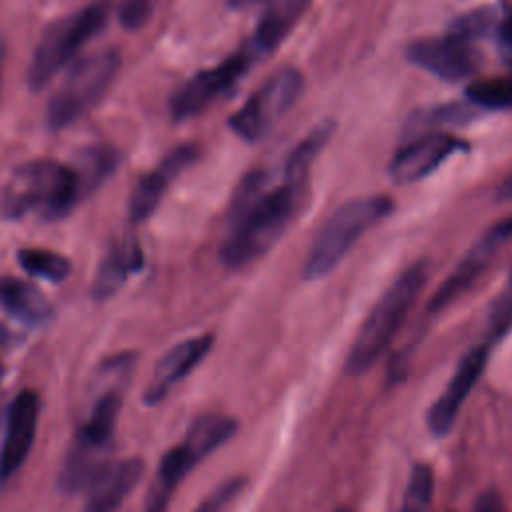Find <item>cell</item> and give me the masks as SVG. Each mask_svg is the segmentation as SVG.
I'll return each instance as SVG.
<instances>
[{
    "label": "cell",
    "instance_id": "1",
    "mask_svg": "<svg viewBox=\"0 0 512 512\" xmlns=\"http://www.w3.org/2000/svg\"><path fill=\"white\" fill-rule=\"evenodd\" d=\"M304 186L286 182L266 190L248 210L228 220V234L220 246V262L226 268H242L262 258L284 236L296 218Z\"/></svg>",
    "mask_w": 512,
    "mask_h": 512
},
{
    "label": "cell",
    "instance_id": "2",
    "mask_svg": "<svg viewBox=\"0 0 512 512\" xmlns=\"http://www.w3.org/2000/svg\"><path fill=\"white\" fill-rule=\"evenodd\" d=\"M82 200L72 166L30 160L12 170L0 188V216L22 220L36 212L46 220L66 216Z\"/></svg>",
    "mask_w": 512,
    "mask_h": 512
},
{
    "label": "cell",
    "instance_id": "3",
    "mask_svg": "<svg viewBox=\"0 0 512 512\" xmlns=\"http://www.w3.org/2000/svg\"><path fill=\"white\" fill-rule=\"evenodd\" d=\"M424 284L426 266L424 262H416L406 268L378 298L350 346L346 360V370L350 374L366 372L382 356L416 304Z\"/></svg>",
    "mask_w": 512,
    "mask_h": 512
},
{
    "label": "cell",
    "instance_id": "4",
    "mask_svg": "<svg viewBox=\"0 0 512 512\" xmlns=\"http://www.w3.org/2000/svg\"><path fill=\"white\" fill-rule=\"evenodd\" d=\"M390 212L392 200L388 196H364L338 206L318 230L308 250L302 268L304 278L318 280L330 274L352 246Z\"/></svg>",
    "mask_w": 512,
    "mask_h": 512
},
{
    "label": "cell",
    "instance_id": "5",
    "mask_svg": "<svg viewBox=\"0 0 512 512\" xmlns=\"http://www.w3.org/2000/svg\"><path fill=\"white\" fill-rule=\"evenodd\" d=\"M106 18L108 4L96 0L86 8L50 24L42 34L28 66L30 88H44L104 28Z\"/></svg>",
    "mask_w": 512,
    "mask_h": 512
},
{
    "label": "cell",
    "instance_id": "6",
    "mask_svg": "<svg viewBox=\"0 0 512 512\" xmlns=\"http://www.w3.org/2000/svg\"><path fill=\"white\" fill-rule=\"evenodd\" d=\"M118 68L116 50H102L76 62L46 108L50 128H66L94 108L112 86Z\"/></svg>",
    "mask_w": 512,
    "mask_h": 512
},
{
    "label": "cell",
    "instance_id": "7",
    "mask_svg": "<svg viewBox=\"0 0 512 512\" xmlns=\"http://www.w3.org/2000/svg\"><path fill=\"white\" fill-rule=\"evenodd\" d=\"M304 88L302 74L284 66L276 70L230 118V128L246 142H258L294 106Z\"/></svg>",
    "mask_w": 512,
    "mask_h": 512
},
{
    "label": "cell",
    "instance_id": "8",
    "mask_svg": "<svg viewBox=\"0 0 512 512\" xmlns=\"http://www.w3.org/2000/svg\"><path fill=\"white\" fill-rule=\"evenodd\" d=\"M256 52L248 46L234 56L226 58L214 68L202 70L184 82L170 100V112L176 120H186L198 116L208 106H212L218 98L228 94L240 78L250 70L256 60Z\"/></svg>",
    "mask_w": 512,
    "mask_h": 512
},
{
    "label": "cell",
    "instance_id": "9",
    "mask_svg": "<svg viewBox=\"0 0 512 512\" xmlns=\"http://www.w3.org/2000/svg\"><path fill=\"white\" fill-rule=\"evenodd\" d=\"M512 240V214L490 226L458 262L452 274L442 282V286L432 294L428 310L440 312L458 300L492 264L498 252Z\"/></svg>",
    "mask_w": 512,
    "mask_h": 512
},
{
    "label": "cell",
    "instance_id": "10",
    "mask_svg": "<svg viewBox=\"0 0 512 512\" xmlns=\"http://www.w3.org/2000/svg\"><path fill=\"white\" fill-rule=\"evenodd\" d=\"M406 56L414 66L446 82L464 80L478 68V56L472 42L450 32L412 42L406 48Z\"/></svg>",
    "mask_w": 512,
    "mask_h": 512
},
{
    "label": "cell",
    "instance_id": "11",
    "mask_svg": "<svg viewBox=\"0 0 512 512\" xmlns=\"http://www.w3.org/2000/svg\"><path fill=\"white\" fill-rule=\"evenodd\" d=\"M490 348H492V344H488L484 340L478 346L470 348L458 362L450 382L446 384L444 392L434 400V404L430 406L428 416H426L428 430L434 436H446L452 430L462 404L466 402V398L470 396L472 388L476 386V382L480 380V376L486 368Z\"/></svg>",
    "mask_w": 512,
    "mask_h": 512
},
{
    "label": "cell",
    "instance_id": "12",
    "mask_svg": "<svg viewBox=\"0 0 512 512\" xmlns=\"http://www.w3.org/2000/svg\"><path fill=\"white\" fill-rule=\"evenodd\" d=\"M40 416V396L34 390H22L8 408L4 442L0 448V482L10 480L26 462L36 438Z\"/></svg>",
    "mask_w": 512,
    "mask_h": 512
},
{
    "label": "cell",
    "instance_id": "13",
    "mask_svg": "<svg viewBox=\"0 0 512 512\" xmlns=\"http://www.w3.org/2000/svg\"><path fill=\"white\" fill-rule=\"evenodd\" d=\"M466 144L446 132H426L410 140L390 162L388 174L396 184H412L432 174L446 158Z\"/></svg>",
    "mask_w": 512,
    "mask_h": 512
},
{
    "label": "cell",
    "instance_id": "14",
    "mask_svg": "<svg viewBox=\"0 0 512 512\" xmlns=\"http://www.w3.org/2000/svg\"><path fill=\"white\" fill-rule=\"evenodd\" d=\"M212 342V334H200L182 340L174 348H170L154 366L152 378L144 390V402L148 406L162 402L168 396V392L204 360V356L212 348Z\"/></svg>",
    "mask_w": 512,
    "mask_h": 512
},
{
    "label": "cell",
    "instance_id": "15",
    "mask_svg": "<svg viewBox=\"0 0 512 512\" xmlns=\"http://www.w3.org/2000/svg\"><path fill=\"white\" fill-rule=\"evenodd\" d=\"M110 444L112 442L98 440L88 432H84L82 428H78L64 456V462L58 474V488L64 494H76L80 490H88L90 484L98 478V474L112 462L108 460Z\"/></svg>",
    "mask_w": 512,
    "mask_h": 512
},
{
    "label": "cell",
    "instance_id": "16",
    "mask_svg": "<svg viewBox=\"0 0 512 512\" xmlns=\"http://www.w3.org/2000/svg\"><path fill=\"white\" fill-rule=\"evenodd\" d=\"M198 158L196 146H180L172 150L152 172L144 174L130 196V220L144 222L158 208L168 186Z\"/></svg>",
    "mask_w": 512,
    "mask_h": 512
},
{
    "label": "cell",
    "instance_id": "17",
    "mask_svg": "<svg viewBox=\"0 0 512 512\" xmlns=\"http://www.w3.org/2000/svg\"><path fill=\"white\" fill-rule=\"evenodd\" d=\"M144 474L140 458L110 462L88 488L82 512H116L124 498L138 486Z\"/></svg>",
    "mask_w": 512,
    "mask_h": 512
},
{
    "label": "cell",
    "instance_id": "18",
    "mask_svg": "<svg viewBox=\"0 0 512 512\" xmlns=\"http://www.w3.org/2000/svg\"><path fill=\"white\" fill-rule=\"evenodd\" d=\"M144 266V252L134 238H126L116 242L106 256L102 258L94 282H92V296L96 300H106L114 296L124 282L136 274Z\"/></svg>",
    "mask_w": 512,
    "mask_h": 512
},
{
    "label": "cell",
    "instance_id": "19",
    "mask_svg": "<svg viewBox=\"0 0 512 512\" xmlns=\"http://www.w3.org/2000/svg\"><path fill=\"white\" fill-rule=\"evenodd\" d=\"M198 462L200 460L196 458V454L184 442L170 448L160 460L156 478L146 498L144 512H168V504L174 490Z\"/></svg>",
    "mask_w": 512,
    "mask_h": 512
},
{
    "label": "cell",
    "instance_id": "20",
    "mask_svg": "<svg viewBox=\"0 0 512 512\" xmlns=\"http://www.w3.org/2000/svg\"><path fill=\"white\" fill-rule=\"evenodd\" d=\"M308 4L310 0H268L250 48L258 56L272 52L290 34L294 24L306 12Z\"/></svg>",
    "mask_w": 512,
    "mask_h": 512
},
{
    "label": "cell",
    "instance_id": "21",
    "mask_svg": "<svg viewBox=\"0 0 512 512\" xmlns=\"http://www.w3.org/2000/svg\"><path fill=\"white\" fill-rule=\"evenodd\" d=\"M0 308L30 326L44 324L52 314V306L34 284L12 276L0 278Z\"/></svg>",
    "mask_w": 512,
    "mask_h": 512
},
{
    "label": "cell",
    "instance_id": "22",
    "mask_svg": "<svg viewBox=\"0 0 512 512\" xmlns=\"http://www.w3.org/2000/svg\"><path fill=\"white\" fill-rule=\"evenodd\" d=\"M236 420L218 412H206L192 420L186 430L184 444L196 454L198 460H204L216 448L226 444L236 434Z\"/></svg>",
    "mask_w": 512,
    "mask_h": 512
},
{
    "label": "cell",
    "instance_id": "23",
    "mask_svg": "<svg viewBox=\"0 0 512 512\" xmlns=\"http://www.w3.org/2000/svg\"><path fill=\"white\" fill-rule=\"evenodd\" d=\"M332 132H334V122L324 120V122L316 124L306 134L304 140H300V144L292 150V154L286 160V166H284V180L286 182L306 184L308 170H310L312 162L316 160V156L320 154V150L324 148V144L330 140Z\"/></svg>",
    "mask_w": 512,
    "mask_h": 512
},
{
    "label": "cell",
    "instance_id": "24",
    "mask_svg": "<svg viewBox=\"0 0 512 512\" xmlns=\"http://www.w3.org/2000/svg\"><path fill=\"white\" fill-rule=\"evenodd\" d=\"M114 166H116V154L112 148L94 146L84 150L78 158V164L72 166L78 178L82 198L94 192V188L114 170Z\"/></svg>",
    "mask_w": 512,
    "mask_h": 512
},
{
    "label": "cell",
    "instance_id": "25",
    "mask_svg": "<svg viewBox=\"0 0 512 512\" xmlns=\"http://www.w3.org/2000/svg\"><path fill=\"white\" fill-rule=\"evenodd\" d=\"M20 266L34 278L50 280V282H64L70 276V260L58 252L42 250V248H22L18 252Z\"/></svg>",
    "mask_w": 512,
    "mask_h": 512
},
{
    "label": "cell",
    "instance_id": "26",
    "mask_svg": "<svg viewBox=\"0 0 512 512\" xmlns=\"http://www.w3.org/2000/svg\"><path fill=\"white\" fill-rule=\"evenodd\" d=\"M466 98L476 108L512 110V78L476 80L466 88Z\"/></svg>",
    "mask_w": 512,
    "mask_h": 512
},
{
    "label": "cell",
    "instance_id": "27",
    "mask_svg": "<svg viewBox=\"0 0 512 512\" xmlns=\"http://www.w3.org/2000/svg\"><path fill=\"white\" fill-rule=\"evenodd\" d=\"M434 492V474L428 464H416L402 498L400 512H426Z\"/></svg>",
    "mask_w": 512,
    "mask_h": 512
},
{
    "label": "cell",
    "instance_id": "28",
    "mask_svg": "<svg viewBox=\"0 0 512 512\" xmlns=\"http://www.w3.org/2000/svg\"><path fill=\"white\" fill-rule=\"evenodd\" d=\"M474 106H466L460 102H452V104H442L424 112H418L412 120V128L416 130V134H420V130L424 126H442V124H464L472 118Z\"/></svg>",
    "mask_w": 512,
    "mask_h": 512
},
{
    "label": "cell",
    "instance_id": "29",
    "mask_svg": "<svg viewBox=\"0 0 512 512\" xmlns=\"http://www.w3.org/2000/svg\"><path fill=\"white\" fill-rule=\"evenodd\" d=\"M490 24H492L490 10H474V12L460 16L458 20H454V24L450 26V34L472 42L474 38L484 36L488 32Z\"/></svg>",
    "mask_w": 512,
    "mask_h": 512
},
{
    "label": "cell",
    "instance_id": "30",
    "mask_svg": "<svg viewBox=\"0 0 512 512\" xmlns=\"http://www.w3.org/2000/svg\"><path fill=\"white\" fill-rule=\"evenodd\" d=\"M246 480L242 476L230 478L226 482H222L218 488L212 490V494H208L194 512H222L226 508V504L238 496V492L244 488Z\"/></svg>",
    "mask_w": 512,
    "mask_h": 512
},
{
    "label": "cell",
    "instance_id": "31",
    "mask_svg": "<svg viewBox=\"0 0 512 512\" xmlns=\"http://www.w3.org/2000/svg\"><path fill=\"white\" fill-rule=\"evenodd\" d=\"M154 6H156V0H120L118 16L122 26L128 30L142 28L150 20Z\"/></svg>",
    "mask_w": 512,
    "mask_h": 512
},
{
    "label": "cell",
    "instance_id": "32",
    "mask_svg": "<svg viewBox=\"0 0 512 512\" xmlns=\"http://www.w3.org/2000/svg\"><path fill=\"white\" fill-rule=\"evenodd\" d=\"M474 512H506V504L496 490H484L474 504Z\"/></svg>",
    "mask_w": 512,
    "mask_h": 512
},
{
    "label": "cell",
    "instance_id": "33",
    "mask_svg": "<svg viewBox=\"0 0 512 512\" xmlns=\"http://www.w3.org/2000/svg\"><path fill=\"white\" fill-rule=\"evenodd\" d=\"M498 38H500V46L504 52V58L508 62V66L512 68V12H508L500 26H498Z\"/></svg>",
    "mask_w": 512,
    "mask_h": 512
},
{
    "label": "cell",
    "instance_id": "34",
    "mask_svg": "<svg viewBox=\"0 0 512 512\" xmlns=\"http://www.w3.org/2000/svg\"><path fill=\"white\" fill-rule=\"evenodd\" d=\"M498 200H512V176H508L496 190Z\"/></svg>",
    "mask_w": 512,
    "mask_h": 512
},
{
    "label": "cell",
    "instance_id": "35",
    "mask_svg": "<svg viewBox=\"0 0 512 512\" xmlns=\"http://www.w3.org/2000/svg\"><path fill=\"white\" fill-rule=\"evenodd\" d=\"M262 2H268V0H228V4L236 10H244V8H250L256 4H262Z\"/></svg>",
    "mask_w": 512,
    "mask_h": 512
},
{
    "label": "cell",
    "instance_id": "36",
    "mask_svg": "<svg viewBox=\"0 0 512 512\" xmlns=\"http://www.w3.org/2000/svg\"><path fill=\"white\" fill-rule=\"evenodd\" d=\"M4 58H6V46L0 38V86H2V72H4Z\"/></svg>",
    "mask_w": 512,
    "mask_h": 512
},
{
    "label": "cell",
    "instance_id": "37",
    "mask_svg": "<svg viewBox=\"0 0 512 512\" xmlns=\"http://www.w3.org/2000/svg\"><path fill=\"white\" fill-rule=\"evenodd\" d=\"M504 288L512 292V268H510V274H508V282H506V286H504Z\"/></svg>",
    "mask_w": 512,
    "mask_h": 512
},
{
    "label": "cell",
    "instance_id": "38",
    "mask_svg": "<svg viewBox=\"0 0 512 512\" xmlns=\"http://www.w3.org/2000/svg\"><path fill=\"white\" fill-rule=\"evenodd\" d=\"M2 376H4V366L0 364V382H2Z\"/></svg>",
    "mask_w": 512,
    "mask_h": 512
}]
</instances>
